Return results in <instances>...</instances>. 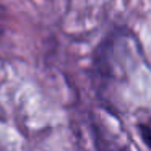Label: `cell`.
<instances>
[{
	"instance_id": "obj_1",
	"label": "cell",
	"mask_w": 151,
	"mask_h": 151,
	"mask_svg": "<svg viewBox=\"0 0 151 151\" xmlns=\"http://www.w3.org/2000/svg\"><path fill=\"white\" fill-rule=\"evenodd\" d=\"M141 137H143V140H145V143L148 145V148L151 150V128H148V127H141Z\"/></svg>"
}]
</instances>
